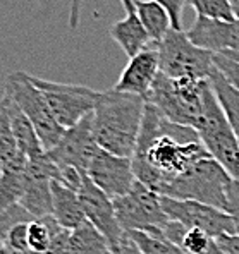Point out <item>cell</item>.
I'll return each mask as SVG.
<instances>
[{
  "instance_id": "1",
  "label": "cell",
  "mask_w": 239,
  "mask_h": 254,
  "mask_svg": "<svg viewBox=\"0 0 239 254\" xmlns=\"http://www.w3.org/2000/svg\"><path fill=\"white\" fill-rule=\"evenodd\" d=\"M207 156L212 155L195 129L167 121L147 103L140 139L131 158L136 181L163 196L181 175Z\"/></svg>"
},
{
  "instance_id": "2",
  "label": "cell",
  "mask_w": 239,
  "mask_h": 254,
  "mask_svg": "<svg viewBox=\"0 0 239 254\" xmlns=\"http://www.w3.org/2000/svg\"><path fill=\"white\" fill-rule=\"evenodd\" d=\"M145 98L115 89L102 91L93 110V129L102 149L122 158H133L143 126Z\"/></svg>"
},
{
  "instance_id": "3",
  "label": "cell",
  "mask_w": 239,
  "mask_h": 254,
  "mask_svg": "<svg viewBox=\"0 0 239 254\" xmlns=\"http://www.w3.org/2000/svg\"><path fill=\"white\" fill-rule=\"evenodd\" d=\"M210 93L208 79H172L160 72L145 102L155 107L167 121L196 130L203 121Z\"/></svg>"
},
{
  "instance_id": "4",
  "label": "cell",
  "mask_w": 239,
  "mask_h": 254,
  "mask_svg": "<svg viewBox=\"0 0 239 254\" xmlns=\"http://www.w3.org/2000/svg\"><path fill=\"white\" fill-rule=\"evenodd\" d=\"M233 177L212 156L200 160L177 179L163 196L172 199H191L226 211L227 190Z\"/></svg>"
},
{
  "instance_id": "5",
  "label": "cell",
  "mask_w": 239,
  "mask_h": 254,
  "mask_svg": "<svg viewBox=\"0 0 239 254\" xmlns=\"http://www.w3.org/2000/svg\"><path fill=\"white\" fill-rule=\"evenodd\" d=\"M160 59V72L172 79H210L215 69L214 55L196 47L186 31L170 29V33L157 47Z\"/></svg>"
},
{
  "instance_id": "6",
  "label": "cell",
  "mask_w": 239,
  "mask_h": 254,
  "mask_svg": "<svg viewBox=\"0 0 239 254\" xmlns=\"http://www.w3.org/2000/svg\"><path fill=\"white\" fill-rule=\"evenodd\" d=\"M5 93H9L10 98L22 110V114L29 119L45 151H50L52 148L57 146L66 129L57 122L42 91L29 81L28 72L9 74L5 83Z\"/></svg>"
},
{
  "instance_id": "7",
  "label": "cell",
  "mask_w": 239,
  "mask_h": 254,
  "mask_svg": "<svg viewBox=\"0 0 239 254\" xmlns=\"http://www.w3.org/2000/svg\"><path fill=\"white\" fill-rule=\"evenodd\" d=\"M196 132L212 158L226 169L233 181L239 182V139L227 122L214 89L207 100V110Z\"/></svg>"
},
{
  "instance_id": "8",
  "label": "cell",
  "mask_w": 239,
  "mask_h": 254,
  "mask_svg": "<svg viewBox=\"0 0 239 254\" xmlns=\"http://www.w3.org/2000/svg\"><path fill=\"white\" fill-rule=\"evenodd\" d=\"M28 76L29 81L42 91L57 122L66 130L80 124L86 115L91 114L102 95V91H95L88 86L55 83V81L36 77L33 74Z\"/></svg>"
},
{
  "instance_id": "9",
  "label": "cell",
  "mask_w": 239,
  "mask_h": 254,
  "mask_svg": "<svg viewBox=\"0 0 239 254\" xmlns=\"http://www.w3.org/2000/svg\"><path fill=\"white\" fill-rule=\"evenodd\" d=\"M114 208L124 232L163 229L170 222L162 208V197L140 181L126 196L114 199Z\"/></svg>"
},
{
  "instance_id": "10",
  "label": "cell",
  "mask_w": 239,
  "mask_h": 254,
  "mask_svg": "<svg viewBox=\"0 0 239 254\" xmlns=\"http://www.w3.org/2000/svg\"><path fill=\"white\" fill-rule=\"evenodd\" d=\"M162 197V208L169 220L179 222L186 229H198L219 239L222 235H236L234 220L229 213L191 199Z\"/></svg>"
},
{
  "instance_id": "11",
  "label": "cell",
  "mask_w": 239,
  "mask_h": 254,
  "mask_svg": "<svg viewBox=\"0 0 239 254\" xmlns=\"http://www.w3.org/2000/svg\"><path fill=\"white\" fill-rule=\"evenodd\" d=\"M100 149L93 129V112L80 124L67 129L55 148L47 151L48 158L59 167H73L81 174H88L91 160Z\"/></svg>"
},
{
  "instance_id": "12",
  "label": "cell",
  "mask_w": 239,
  "mask_h": 254,
  "mask_svg": "<svg viewBox=\"0 0 239 254\" xmlns=\"http://www.w3.org/2000/svg\"><path fill=\"white\" fill-rule=\"evenodd\" d=\"M80 199L83 204L86 220L100 230V234L109 241L112 251H117L126 239V232L117 220V213L114 208V201L103 190L95 186V182L88 177H83V186L80 189Z\"/></svg>"
},
{
  "instance_id": "13",
  "label": "cell",
  "mask_w": 239,
  "mask_h": 254,
  "mask_svg": "<svg viewBox=\"0 0 239 254\" xmlns=\"http://www.w3.org/2000/svg\"><path fill=\"white\" fill-rule=\"evenodd\" d=\"M88 177L112 201L126 196L136 184V175H134L131 158L115 156L102 148L96 151L95 158L91 160Z\"/></svg>"
},
{
  "instance_id": "14",
  "label": "cell",
  "mask_w": 239,
  "mask_h": 254,
  "mask_svg": "<svg viewBox=\"0 0 239 254\" xmlns=\"http://www.w3.org/2000/svg\"><path fill=\"white\" fill-rule=\"evenodd\" d=\"M196 47L215 55H227L239 50V21H220L196 16L186 31Z\"/></svg>"
},
{
  "instance_id": "15",
  "label": "cell",
  "mask_w": 239,
  "mask_h": 254,
  "mask_svg": "<svg viewBox=\"0 0 239 254\" xmlns=\"http://www.w3.org/2000/svg\"><path fill=\"white\" fill-rule=\"evenodd\" d=\"M160 74V59L157 48L141 52L140 55L129 59L126 69L122 70L119 81L114 84L115 91L131 93L147 98Z\"/></svg>"
},
{
  "instance_id": "16",
  "label": "cell",
  "mask_w": 239,
  "mask_h": 254,
  "mask_svg": "<svg viewBox=\"0 0 239 254\" xmlns=\"http://www.w3.org/2000/svg\"><path fill=\"white\" fill-rule=\"evenodd\" d=\"M52 179L38 160H28L26 165V188L19 204L36 220L48 218L54 213L52 204Z\"/></svg>"
},
{
  "instance_id": "17",
  "label": "cell",
  "mask_w": 239,
  "mask_h": 254,
  "mask_svg": "<svg viewBox=\"0 0 239 254\" xmlns=\"http://www.w3.org/2000/svg\"><path fill=\"white\" fill-rule=\"evenodd\" d=\"M109 35L129 59L136 57L145 50L157 48L136 14H126L124 19L114 22Z\"/></svg>"
},
{
  "instance_id": "18",
  "label": "cell",
  "mask_w": 239,
  "mask_h": 254,
  "mask_svg": "<svg viewBox=\"0 0 239 254\" xmlns=\"http://www.w3.org/2000/svg\"><path fill=\"white\" fill-rule=\"evenodd\" d=\"M52 204H54V213L52 216L62 229L76 230L80 225L86 222L83 204L80 199V192L64 188L59 182H52Z\"/></svg>"
},
{
  "instance_id": "19",
  "label": "cell",
  "mask_w": 239,
  "mask_h": 254,
  "mask_svg": "<svg viewBox=\"0 0 239 254\" xmlns=\"http://www.w3.org/2000/svg\"><path fill=\"white\" fill-rule=\"evenodd\" d=\"M3 98H5L7 112H9V119H10V127H12V132L14 137H16L19 151L22 155L28 156V158H36V156L43 155L45 153L43 144L40 141L38 134H36L35 127L29 122V119L22 114V110L10 98L9 93H3Z\"/></svg>"
},
{
  "instance_id": "20",
  "label": "cell",
  "mask_w": 239,
  "mask_h": 254,
  "mask_svg": "<svg viewBox=\"0 0 239 254\" xmlns=\"http://www.w3.org/2000/svg\"><path fill=\"white\" fill-rule=\"evenodd\" d=\"M26 165L28 156L19 153L0 175V211L21 201L26 188Z\"/></svg>"
},
{
  "instance_id": "21",
  "label": "cell",
  "mask_w": 239,
  "mask_h": 254,
  "mask_svg": "<svg viewBox=\"0 0 239 254\" xmlns=\"http://www.w3.org/2000/svg\"><path fill=\"white\" fill-rule=\"evenodd\" d=\"M134 5H136V16L140 17L141 24L150 35L152 42L159 47L172 29L169 12L155 0H136Z\"/></svg>"
},
{
  "instance_id": "22",
  "label": "cell",
  "mask_w": 239,
  "mask_h": 254,
  "mask_svg": "<svg viewBox=\"0 0 239 254\" xmlns=\"http://www.w3.org/2000/svg\"><path fill=\"white\" fill-rule=\"evenodd\" d=\"M208 81H210L212 89H214L220 107H222L224 114H226L227 122L231 124L234 134H236L239 139V91L234 86L227 83L226 77L220 74L217 67L214 69V72H212Z\"/></svg>"
},
{
  "instance_id": "23",
  "label": "cell",
  "mask_w": 239,
  "mask_h": 254,
  "mask_svg": "<svg viewBox=\"0 0 239 254\" xmlns=\"http://www.w3.org/2000/svg\"><path fill=\"white\" fill-rule=\"evenodd\" d=\"M69 242L73 254H114L109 241L88 220L71 232Z\"/></svg>"
},
{
  "instance_id": "24",
  "label": "cell",
  "mask_w": 239,
  "mask_h": 254,
  "mask_svg": "<svg viewBox=\"0 0 239 254\" xmlns=\"http://www.w3.org/2000/svg\"><path fill=\"white\" fill-rule=\"evenodd\" d=\"M126 234L143 254H184L163 235L162 229L133 230Z\"/></svg>"
},
{
  "instance_id": "25",
  "label": "cell",
  "mask_w": 239,
  "mask_h": 254,
  "mask_svg": "<svg viewBox=\"0 0 239 254\" xmlns=\"http://www.w3.org/2000/svg\"><path fill=\"white\" fill-rule=\"evenodd\" d=\"M62 227L55 222L54 216L42 220H33L28 227V244L31 254H45L52 248L54 237Z\"/></svg>"
},
{
  "instance_id": "26",
  "label": "cell",
  "mask_w": 239,
  "mask_h": 254,
  "mask_svg": "<svg viewBox=\"0 0 239 254\" xmlns=\"http://www.w3.org/2000/svg\"><path fill=\"white\" fill-rule=\"evenodd\" d=\"M16 137H14L12 127H10L9 112H7L5 98H0V175L5 170V167L19 155Z\"/></svg>"
},
{
  "instance_id": "27",
  "label": "cell",
  "mask_w": 239,
  "mask_h": 254,
  "mask_svg": "<svg viewBox=\"0 0 239 254\" xmlns=\"http://www.w3.org/2000/svg\"><path fill=\"white\" fill-rule=\"evenodd\" d=\"M188 3L195 9L196 16L220 21H236L229 0H188Z\"/></svg>"
},
{
  "instance_id": "28",
  "label": "cell",
  "mask_w": 239,
  "mask_h": 254,
  "mask_svg": "<svg viewBox=\"0 0 239 254\" xmlns=\"http://www.w3.org/2000/svg\"><path fill=\"white\" fill-rule=\"evenodd\" d=\"M33 220L36 218L24 206H21L19 203L5 208L3 211H0V241L5 244L7 235L14 227L21 225V223H31Z\"/></svg>"
},
{
  "instance_id": "29",
  "label": "cell",
  "mask_w": 239,
  "mask_h": 254,
  "mask_svg": "<svg viewBox=\"0 0 239 254\" xmlns=\"http://www.w3.org/2000/svg\"><path fill=\"white\" fill-rule=\"evenodd\" d=\"M214 64L220 70L226 81L239 91V61L229 59L226 55H214Z\"/></svg>"
},
{
  "instance_id": "30",
  "label": "cell",
  "mask_w": 239,
  "mask_h": 254,
  "mask_svg": "<svg viewBox=\"0 0 239 254\" xmlns=\"http://www.w3.org/2000/svg\"><path fill=\"white\" fill-rule=\"evenodd\" d=\"M28 227L29 223H21V225L14 227L9 232L5 239V246L14 251L21 253H29V244H28Z\"/></svg>"
},
{
  "instance_id": "31",
  "label": "cell",
  "mask_w": 239,
  "mask_h": 254,
  "mask_svg": "<svg viewBox=\"0 0 239 254\" xmlns=\"http://www.w3.org/2000/svg\"><path fill=\"white\" fill-rule=\"evenodd\" d=\"M157 3L163 7L169 12L170 21H172V29L181 31L182 29V9H184L188 0H155Z\"/></svg>"
},
{
  "instance_id": "32",
  "label": "cell",
  "mask_w": 239,
  "mask_h": 254,
  "mask_svg": "<svg viewBox=\"0 0 239 254\" xmlns=\"http://www.w3.org/2000/svg\"><path fill=\"white\" fill-rule=\"evenodd\" d=\"M226 213H229L234 220V227H236V235H239V182L233 181L227 190V208Z\"/></svg>"
},
{
  "instance_id": "33",
  "label": "cell",
  "mask_w": 239,
  "mask_h": 254,
  "mask_svg": "<svg viewBox=\"0 0 239 254\" xmlns=\"http://www.w3.org/2000/svg\"><path fill=\"white\" fill-rule=\"evenodd\" d=\"M69 237H71L69 230H66V229L59 230L57 235L54 237L52 248L48 249V253H45V254H73V251H71Z\"/></svg>"
},
{
  "instance_id": "34",
  "label": "cell",
  "mask_w": 239,
  "mask_h": 254,
  "mask_svg": "<svg viewBox=\"0 0 239 254\" xmlns=\"http://www.w3.org/2000/svg\"><path fill=\"white\" fill-rule=\"evenodd\" d=\"M217 242L226 254H239V235H222Z\"/></svg>"
},
{
  "instance_id": "35",
  "label": "cell",
  "mask_w": 239,
  "mask_h": 254,
  "mask_svg": "<svg viewBox=\"0 0 239 254\" xmlns=\"http://www.w3.org/2000/svg\"><path fill=\"white\" fill-rule=\"evenodd\" d=\"M81 3L83 0H71V12H69V26L73 31H76L80 26V17H81Z\"/></svg>"
},
{
  "instance_id": "36",
  "label": "cell",
  "mask_w": 239,
  "mask_h": 254,
  "mask_svg": "<svg viewBox=\"0 0 239 254\" xmlns=\"http://www.w3.org/2000/svg\"><path fill=\"white\" fill-rule=\"evenodd\" d=\"M114 254H143V253H141L140 249H138V246L134 244V242L128 237V234H126L124 242H122L121 248H119Z\"/></svg>"
},
{
  "instance_id": "37",
  "label": "cell",
  "mask_w": 239,
  "mask_h": 254,
  "mask_svg": "<svg viewBox=\"0 0 239 254\" xmlns=\"http://www.w3.org/2000/svg\"><path fill=\"white\" fill-rule=\"evenodd\" d=\"M119 2L122 3L126 14H136V5H134V2H136V0H119Z\"/></svg>"
},
{
  "instance_id": "38",
  "label": "cell",
  "mask_w": 239,
  "mask_h": 254,
  "mask_svg": "<svg viewBox=\"0 0 239 254\" xmlns=\"http://www.w3.org/2000/svg\"><path fill=\"white\" fill-rule=\"evenodd\" d=\"M231 5H233V12L236 16V19L239 21V0H229Z\"/></svg>"
},
{
  "instance_id": "39",
  "label": "cell",
  "mask_w": 239,
  "mask_h": 254,
  "mask_svg": "<svg viewBox=\"0 0 239 254\" xmlns=\"http://www.w3.org/2000/svg\"><path fill=\"white\" fill-rule=\"evenodd\" d=\"M226 57L234 59V61H239V50H238V52H233V54H227Z\"/></svg>"
},
{
  "instance_id": "40",
  "label": "cell",
  "mask_w": 239,
  "mask_h": 254,
  "mask_svg": "<svg viewBox=\"0 0 239 254\" xmlns=\"http://www.w3.org/2000/svg\"><path fill=\"white\" fill-rule=\"evenodd\" d=\"M7 253H9V254H31V253H21V251H14V249H10V248H7Z\"/></svg>"
},
{
  "instance_id": "41",
  "label": "cell",
  "mask_w": 239,
  "mask_h": 254,
  "mask_svg": "<svg viewBox=\"0 0 239 254\" xmlns=\"http://www.w3.org/2000/svg\"><path fill=\"white\" fill-rule=\"evenodd\" d=\"M0 254H9V253H7V246H3V248L0 249Z\"/></svg>"
}]
</instances>
